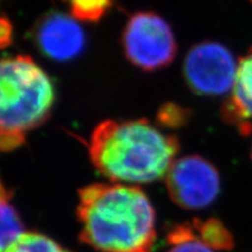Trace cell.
<instances>
[{
	"label": "cell",
	"mask_w": 252,
	"mask_h": 252,
	"mask_svg": "<svg viewBox=\"0 0 252 252\" xmlns=\"http://www.w3.org/2000/svg\"><path fill=\"white\" fill-rule=\"evenodd\" d=\"M80 239L98 252H151L156 212L144 190L124 184H93L78 191Z\"/></svg>",
	"instance_id": "cell-1"
},
{
	"label": "cell",
	"mask_w": 252,
	"mask_h": 252,
	"mask_svg": "<svg viewBox=\"0 0 252 252\" xmlns=\"http://www.w3.org/2000/svg\"><path fill=\"white\" fill-rule=\"evenodd\" d=\"M180 149L175 135L165 134L146 119L104 121L89 140L94 168L115 184H149L167 175Z\"/></svg>",
	"instance_id": "cell-2"
},
{
	"label": "cell",
	"mask_w": 252,
	"mask_h": 252,
	"mask_svg": "<svg viewBox=\"0 0 252 252\" xmlns=\"http://www.w3.org/2000/svg\"><path fill=\"white\" fill-rule=\"evenodd\" d=\"M0 87V147L11 152L48 119L55 93L48 75L28 55L2 59Z\"/></svg>",
	"instance_id": "cell-3"
},
{
	"label": "cell",
	"mask_w": 252,
	"mask_h": 252,
	"mask_svg": "<svg viewBox=\"0 0 252 252\" xmlns=\"http://www.w3.org/2000/svg\"><path fill=\"white\" fill-rule=\"evenodd\" d=\"M122 45L128 61L146 71L171 64L178 49L169 24L153 12H138L128 19Z\"/></svg>",
	"instance_id": "cell-4"
},
{
	"label": "cell",
	"mask_w": 252,
	"mask_h": 252,
	"mask_svg": "<svg viewBox=\"0 0 252 252\" xmlns=\"http://www.w3.org/2000/svg\"><path fill=\"white\" fill-rule=\"evenodd\" d=\"M237 67L225 46L204 41L189 49L184 61V76L194 93L220 96L234 87Z\"/></svg>",
	"instance_id": "cell-5"
},
{
	"label": "cell",
	"mask_w": 252,
	"mask_h": 252,
	"mask_svg": "<svg viewBox=\"0 0 252 252\" xmlns=\"http://www.w3.org/2000/svg\"><path fill=\"white\" fill-rule=\"evenodd\" d=\"M165 179L173 202L185 209L206 208L220 194V181L216 167L196 154L176 159Z\"/></svg>",
	"instance_id": "cell-6"
},
{
	"label": "cell",
	"mask_w": 252,
	"mask_h": 252,
	"mask_svg": "<svg viewBox=\"0 0 252 252\" xmlns=\"http://www.w3.org/2000/svg\"><path fill=\"white\" fill-rule=\"evenodd\" d=\"M34 40L43 54L60 62L75 59L86 46L82 27L62 13H50L40 19L34 28Z\"/></svg>",
	"instance_id": "cell-7"
},
{
	"label": "cell",
	"mask_w": 252,
	"mask_h": 252,
	"mask_svg": "<svg viewBox=\"0 0 252 252\" xmlns=\"http://www.w3.org/2000/svg\"><path fill=\"white\" fill-rule=\"evenodd\" d=\"M226 123L235 125L242 134L251 131L252 119V49L238 61L231 96L222 109Z\"/></svg>",
	"instance_id": "cell-8"
},
{
	"label": "cell",
	"mask_w": 252,
	"mask_h": 252,
	"mask_svg": "<svg viewBox=\"0 0 252 252\" xmlns=\"http://www.w3.org/2000/svg\"><path fill=\"white\" fill-rule=\"evenodd\" d=\"M11 191L7 190L5 185H1V194H0V213H1V252L13 245L19 238L25 234L24 223L13 204L11 202Z\"/></svg>",
	"instance_id": "cell-9"
},
{
	"label": "cell",
	"mask_w": 252,
	"mask_h": 252,
	"mask_svg": "<svg viewBox=\"0 0 252 252\" xmlns=\"http://www.w3.org/2000/svg\"><path fill=\"white\" fill-rule=\"evenodd\" d=\"M197 237L215 250H231L234 248V238L225 225L217 219L206 220L195 219L191 222Z\"/></svg>",
	"instance_id": "cell-10"
},
{
	"label": "cell",
	"mask_w": 252,
	"mask_h": 252,
	"mask_svg": "<svg viewBox=\"0 0 252 252\" xmlns=\"http://www.w3.org/2000/svg\"><path fill=\"white\" fill-rule=\"evenodd\" d=\"M171 249L167 252H216L215 249L197 237L191 223L174 225L167 232Z\"/></svg>",
	"instance_id": "cell-11"
},
{
	"label": "cell",
	"mask_w": 252,
	"mask_h": 252,
	"mask_svg": "<svg viewBox=\"0 0 252 252\" xmlns=\"http://www.w3.org/2000/svg\"><path fill=\"white\" fill-rule=\"evenodd\" d=\"M4 252H71L39 232H25Z\"/></svg>",
	"instance_id": "cell-12"
},
{
	"label": "cell",
	"mask_w": 252,
	"mask_h": 252,
	"mask_svg": "<svg viewBox=\"0 0 252 252\" xmlns=\"http://www.w3.org/2000/svg\"><path fill=\"white\" fill-rule=\"evenodd\" d=\"M112 6V0H70V12L74 19L96 23Z\"/></svg>",
	"instance_id": "cell-13"
},
{
	"label": "cell",
	"mask_w": 252,
	"mask_h": 252,
	"mask_svg": "<svg viewBox=\"0 0 252 252\" xmlns=\"http://www.w3.org/2000/svg\"><path fill=\"white\" fill-rule=\"evenodd\" d=\"M189 112L174 103H167L160 108L158 112V123L166 127H180L188 121Z\"/></svg>",
	"instance_id": "cell-14"
},
{
	"label": "cell",
	"mask_w": 252,
	"mask_h": 252,
	"mask_svg": "<svg viewBox=\"0 0 252 252\" xmlns=\"http://www.w3.org/2000/svg\"><path fill=\"white\" fill-rule=\"evenodd\" d=\"M12 28L11 21L6 17L0 19V45L2 48H6L12 42Z\"/></svg>",
	"instance_id": "cell-15"
},
{
	"label": "cell",
	"mask_w": 252,
	"mask_h": 252,
	"mask_svg": "<svg viewBox=\"0 0 252 252\" xmlns=\"http://www.w3.org/2000/svg\"><path fill=\"white\" fill-rule=\"evenodd\" d=\"M249 1H250V2H251V4H252V0H249Z\"/></svg>",
	"instance_id": "cell-16"
}]
</instances>
